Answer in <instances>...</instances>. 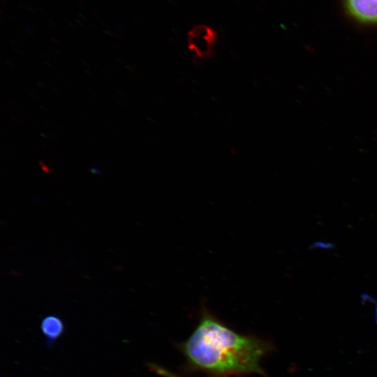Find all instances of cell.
Returning a JSON list of instances; mask_svg holds the SVG:
<instances>
[{
    "instance_id": "1",
    "label": "cell",
    "mask_w": 377,
    "mask_h": 377,
    "mask_svg": "<svg viewBox=\"0 0 377 377\" xmlns=\"http://www.w3.org/2000/svg\"><path fill=\"white\" fill-rule=\"evenodd\" d=\"M181 349L191 367L212 374L264 375L260 360L272 346L237 333L203 309L197 327Z\"/></svg>"
},
{
    "instance_id": "2",
    "label": "cell",
    "mask_w": 377,
    "mask_h": 377,
    "mask_svg": "<svg viewBox=\"0 0 377 377\" xmlns=\"http://www.w3.org/2000/svg\"><path fill=\"white\" fill-rule=\"evenodd\" d=\"M216 36L211 28L200 25L193 28L188 35V48L195 58L203 59L213 56Z\"/></svg>"
},
{
    "instance_id": "3",
    "label": "cell",
    "mask_w": 377,
    "mask_h": 377,
    "mask_svg": "<svg viewBox=\"0 0 377 377\" xmlns=\"http://www.w3.org/2000/svg\"><path fill=\"white\" fill-rule=\"evenodd\" d=\"M346 13L357 22L377 24V0H342Z\"/></svg>"
},
{
    "instance_id": "4",
    "label": "cell",
    "mask_w": 377,
    "mask_h": 377,
    "mask_svg": "<svg viewBox=\"0 0 377 377\" xmlns=\"http://www.w3.org/2000/svg\"><path fill=\"white\" fill-rule=\"evenodd\" d=\"M40 330L45 338V343L51 347L65 331L62 319L57 315L50 314L44 317L40 322Z\"/></svg>"
},
{
    "instance_id": "5",
    "label": "cell",
    "mask_w": 377,
    "mask_h": 377,
    "mask_svg": "<svg viewBox=\"0 0 377 377\" xmlns=\"http://www.w3.org/2000/svg\"><path fill=\"white\" fill-rule=\"evenodd\" d=\"M149 368L150 370L156 372L158 375L163 376V377H180L179 376H177L170 371H168L167 369L160 367L159 365L154 363H149L148 364Z\"/></svg>"
},
{
    "instance_id": "6",
    "label": "cell",
    "mask_w": 377,
    "mask_h": 377,
    "mask_svg": "<svg viewBox=\"0 0 377 377\" xmlns=\"http://www.w3.org/2000/svg\"><path fill=\"white\" fill-rule=\"evenodd\" d=\"M334 246L328 242H316L313 244H312L311 246H309L310 249H316V248H320V249H331L333 248Z\"/></svg>"
}]
</instances>
